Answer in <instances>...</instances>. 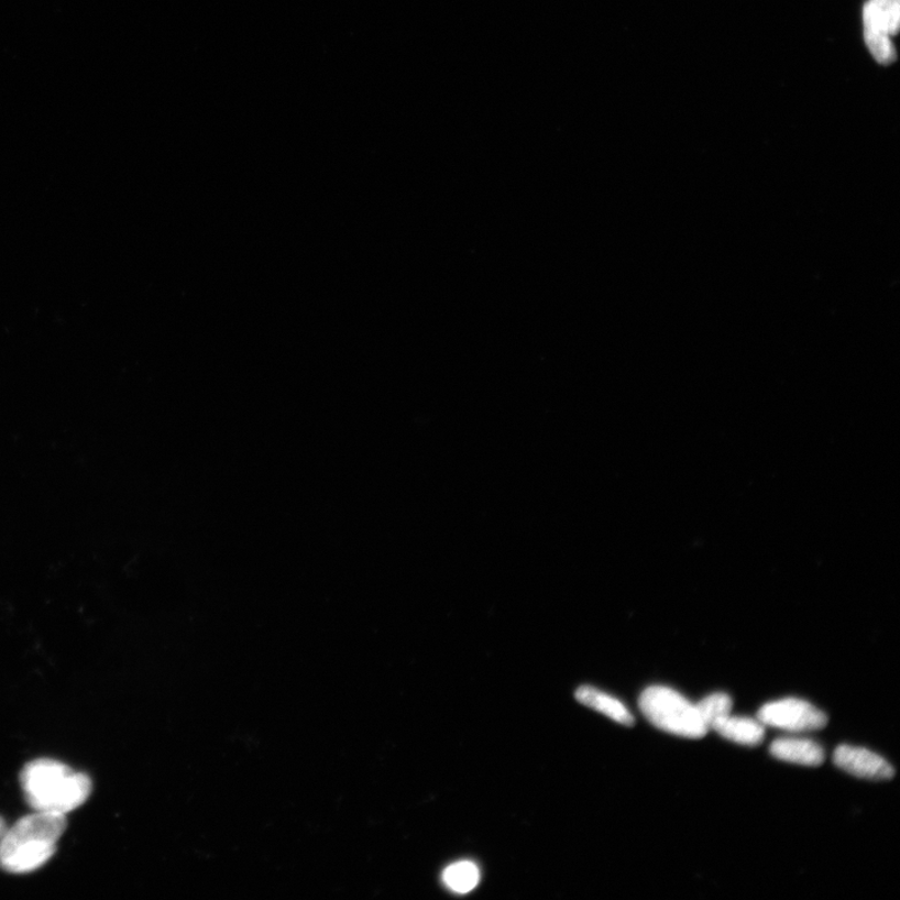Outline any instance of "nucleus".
I'll return each instance as SVG.
<instances>
[{
  "mask_svg": "<svg viewBox=\"0 0 900 900\" xmlns=\"http://www.w3.org/2000/svg\"><path fill=\"white\" fill-rule=\"evenodd\" d=\"M21 784L35 812L63 814L77 810L91 793V780L67 765L53 759H36L28 764Z\"/></svg>",
  "mask_w": 900,
  "mask_h": 900,
  "instance_id": "nucleus-1",
  "label": "nucleus"
},
{
  "mask_svg": "<svg viewBox=\"0 0 900 900\" xmlns=\"http://www.w3.org/2000/svg\"><path fill=\"white\" fill-rule=\"evenodd\" d=\"M67 824L63 814L35 812L24 816L7 830L0 867L8 874L25 875L47 865Z\"/></svg>",
  "mask_w": 900,
  "mask_h": 900,
  "instance_id": "nucleus-2",
  "label": "nucleus"
},
{
  "mask_svg": "<svg viewBox=\"0 0 900 900\" xmlns=\"http://www.w3.org/2000/svg\"><path fill=\"white\" fill-rule=\"evenodd\" d=\"M639 709L656 728L678 737L701 739L710 732L696 705L672 688H647L639 698Z\"/></svg>",
  "mask_w": 900,
  "mask_h": 900,
  "instance_id": "nucleus-3",
  "label": "nucleus"
},
{
  "mask_svg": "<svg viewBox=\"0 0 900 900\" xmlns=\"http://www.w3.org/2000/svg\"><path fill=\"white\" fill-rule=\"evenodd\" d=\"M757 720L765 727L793 733L820 731L828 724L825 713L797 698L767 703L759 710Z\"/></svg>",
  "mask_w": 900,
  "mask_h": 900,
  "instance_id": "nucleus-4",
  "label": "nucleus"
},
{
  "mask_svg": "<svg viewBox=\"0 0 900 900\" xmlns=\"http://www.w3.org/2000/svg\"><path fill=\"white\" fill-rule=\"evenodd\" d=\"M833 761L839 769L857 778L888 780L896 775L894 768L877 753L847 744L834 750Z\"/></svg>",
  "mask_w": 900,
  "mask_h": 900,
  "instance_id": "nucleus-5",
  "label": "nucleus"
},
{
  "mask_svg": "<svg viewBox=\"0 0 900 900\" xmlns=\"http://www.w3.org/2000/svg\"><path fill=\"white\" fill-rule=\"evenodd\" d=\"M770 755L787 764L805 767H820L825 760L822 746L804 738H778L771 743Z\"/></svg>",
  "mask_w": 900,
  "mask_h": 900,
  "instance_id": "nucleus-6",
  "label": "nucleus"
},
{
  "mask_svg": "<svg viewBox=\"0 0 900 900\" xmlns=\"http://www.w3.org/2000/svg\"><path fill=\"white\" fill-rule=\"evenodd\" d=\"M711 729L718 733L724 739L742 744V746L757 747L766 737V727L758 720L732 714L714 722Z\"/></svg>",
  "mask_w": 900,
  "mask_h": 900,
  "instance_id": "nucleus-7",
  "label": "nucleus"
},
{
  "mask_svg": "<svg viewBox=\"0 0 900 900\" xmlns=\"http://www.w3.org/2000/svg\"><path fill=\"white\" fill-rule=\"evenodd\" d=\"M577 701L590 709L607 715L613 720L627 727L635 725V716L632 715L626 705H624L617 698L600 691L591 685H583L575 692Z\"/></svg>",
  "mask_w": 900,
  "mask_h": 900,
  "instance_id": "nucleus-8",
  "label": "nucleus"
},
{
  "mask_svg": "<svg viewBox=\"0 0 900 900\" xmlns=\"http://www.w3.org/2000/svg\"><path fill=\"white\" fill-rule=\"evenodd\" d=\"M863 24H865V40L871 55L880 64L893 63L897 58L894 45L883 25L880 24L870 2L863 11Z\"/></svg>",
  "mask_w": 900,
  "mask_h": 900,
  "instance_id": "nucleus-9",
  "label": "nucleus"
},
{
  "mask_svg": "<svg viewBox=\"0 0 900 900\" xmlns=\"http://www.w3.org/2000/svg\"><path fill=\"white\" fill-rule=\"evenodd\" d=\"M442 880L450 892L467 894L480 885L481 871L471 860L456 861L444 869Z\"/></svg>",
  "mask_w": 900,
  "mask_h": 900,
  "instance_id": "nucleus-10",
  "label": "nucleus"
},
{
  "mask_svg": "<svg viewBox=\"0 0 900 900\" xmlns=\"http://www.w3.org/2000/svg\"><path fill=\"white\" fill-rule=\"evenodd\" d=\"M696 709L700 711L702 720L706 727L711 731V725L723 718V716L732 713L733 701L728 694L714 693L705 696L700 703H696Z\"/></svg>",
  "mask_w": 900,
  "mask_h": 900,
  "instance_id": "nucleus-11",
  "label": "nucleus"
},
{
  "mask_svg": "<svg viewBox=\"0 0 900 900\" xmlns=\"http://www.w3.org/2000/svg\"><path fill=\"white\" fill-rule=\"evenodd\" d=\"M875 13L887 33L892 36L899 31L900 8L898 0H869Z\"/></svg>",
  "mask_w": 900,
  "mask_h": 900,
  "instance_id": "nucleus-12",
  "label": "nucleus"
},
{
  "mask_svg": "<svg viewBox=\"0 0 900 900\" xmlns=\"http://www.w3.org/2000/svg\"><path fill=\"white\" fill-rule=\"evenodd\" d=\"M7 830H8V826L6 824V821L2 819V816H0V850H2L3 841H4V837H6Z\"/></svg>",
  "mask_w": 900,
  "mask_h": 900,
  "instance_id": "nucleus-13",
  "label": "nucleus"
}]
</instances>
